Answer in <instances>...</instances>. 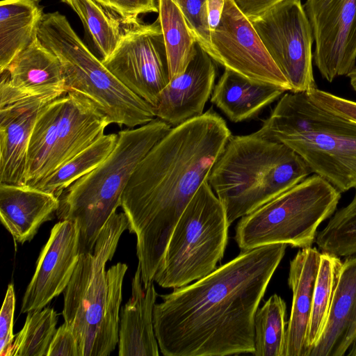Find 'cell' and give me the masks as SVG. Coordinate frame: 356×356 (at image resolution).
I'll list each match as a JSON object with an SVG mask.
<instances>
[{"instance_id":"37","label":"cell","mask_w":356,"mask_h":356,"mask_svg":"<svg viewBox=\"0 0 356 356\" xmlns=\"http://www.w3.org/2000/svg\"><path fill=\"white\" fill-rule=\"evenodd\" d=\"M284 0H233L237 8L252 21Z\"/></svg>"},{"instance_id":"12","label":"cell","mask_w":356,"mask_h":356,"mask_svg":"<svg viewBox=\"0 0 356 356\" xmlns=\"http://www.w3.org/2000/svg\"><path fill=\"white\" fill-rule=\"evenodd\" d=\"M105 67L127 88L153 106L168 83L166 49L158 18L124 27L120 41Z\"/></svg>"},{"instance_id":"2","label":"cell","mask_w":356,"mask_h":356,"mask_svg":"<svg viewBox=\"0 0 356 356\" xmlns=\"http://www.w3.org/2000/svg\"><path fill=\"white\" fill-rule=\"evenodd\" d=\"M232 136L209 109L172 127L139 163L120 200L136 236V254L146 289L159 270L172 231Z\"/></svg>"},{"instance_id":"27","label":"cell","mask_w":356,"mask_h":356,"mask_svg":"<svg viewBox=\"0 0 356 356\" xmlns=\"http://www.w3.org/2000/svg\"><path fill=\"white\" fill-rule=\"evenodd\" d=\"M342 264L340 257L333 254L326 252L321 254L307 334L308 353L320 339L325 327Z\"/></svg>"},{"instance_id":"19","label":"cell","mask_w":356,"mask_h":356,"mask_svg":"<svg viewBox=\"0 0 356 356\" xmlns=\"http://www.w3.org/2000/svg\"><path fill=\"white\" fill-rule=\"evenodd\" d=\"M356 343V254L343 261L324 330L308 356H344Z\"/></svg>"},{"instance_id":"9","label":"cell","mask_w":356,"mask_h":356,"mask_svg":"<svg viewBox=\"0 0 356 356\" xmlns=\"http://www.w3.org/2000/svg\"><path fill=\"white\" fill-rule=\"evenodd\" d=\"M229 226L223 204L204 181L179 218L154 281L174 289L213 273L223 257Z\"/></svg>"},{"instance_id":"39","label":"cell","mask_w":356,"mask_h":356,"mask_svg":"<svg viewBox=\"0 0 356 356\" xmlns=\"http://www.w3.org/2000/svg\"><path fill=\"white\" fill-rule=\"evenodd\" d=\"M353 90L356 92V67L347 76Z\"/></svg>"},{"instance_id":"17","label":"cell","mask_w":356,"mask_h":356,"mask_svg":"<svg viewBox=\"0 0 356 356\" xmlns=\"http://www.w3.org/2000/svg\"><path fill=\"white\" fill-rule=\"evenodd\" d=\"M215 60L196 42L186 70L170 79L154 106L157 118L176 127L202 115L216 77Z\"/></svg>"},{"instance_id":"23","label":"cell","mask_w":356,"mask_h":356,"mask_svg":"<svg viewBox=\"0 0 356 356\" xmlns=\"http://www.w3.org/2000/svg\"><path fill=\"white\" fill-rule=\"evenodd\" d=\"M284 89L254 81L225 68L211 102L233 122L251 118L282 96Z\"/></svg>"},{"instance_id":"4","label":"cell","mask_w":356,"mask_h":356,"mask_svg":"<svg viewBox=\"0 0 356 356\" xmlns=\"http://www.w3.org/2000/svg\"><path fill=\"white\" fill-rule=\"evenodd\" d=\"M255 133L289 147L340 193L356 188V122L320 106L307 92H285Z\"/></svg>"},{"instance_id":"14","label":"cell","mask_w":356,"mask_h":356,"mask_svg":"<svg viewBox=\"0 0 356 356\" xmlns=\"http://www.w3.org/2000/svg\"><path fill=\"white\" fill-rule=\"evenodd\" d=\"M303 7L321 75L329 82L348 76L356 67V0H307Z\"/></svg>"},{"instance_id":"20","label":"cell","mask_w":356,"mask_h":356,"mask_svg":"<svg viewBox=\"0 0 356 356\" xmlns=\"http://www.w3.org/2000/svg\"><path fill=\"white\" fill-rule=\"evenodd\" d=\"M321 252L302 248L290 261L288 284L293 293L284 356H307V334Z\"/></svg>"},{"instance_id":"31","label":"cell","mask_w":356,"mask_h":356,"mask_svg":"<svg viewBox=\"0 0 356 356\" xmlns=\"http://www.w3.org/2000/svg\"><path fill=\"white\" fill-rule=\"evenodd\" d=\"M315 243L322 252L339 257L356 254V193L344 207L335 211Z\"/></svg>"},{"instance_id":"34","label":"cell","mask_w":356,"mask_h":356,"mask_svg":"<svg viewBox=\"0 0 356 356\" xmlns=\"http://www.w3.org/2000/svg\"><path fill=\"white\" fill-rule=\"evenodd\" d=\"M15 308L14 286L9 284L0 313V355L11 356L15 336L13 318Z\"/></svg>"},{"instance_id":"18","label":"cell","mask_w":356,"mask_h":356,"mask_svg":"<svg viewBox=\"0 0 356 356\" xmlns=\"http://www.w3.org/2000/svg\"><path fill=\"white\" fill-rule=\"evenodd\" d=\"M58 97H26L0 106V184L25 185L29 143L43 108Z\"/></svg>"},{"instance_id":"24","label":"cell","mask_w":356,"mask_h":356,"mask_svg":"<svg viewBox=\"0 0 356 356\" xmlns=\"http://www.w3.org/2000/svg\"><path fill=\"white\" fill-rule=\"evenodd\" d=\"M43 15L40 0H1L0 73L37 35Z\"/></svg>"},{"instance_id":"11","label":"cell","mask_w":356,"mask_h":356,"mask_svg":"<svg viewBox=\"0 0 356 356\" xmlns=\"http://www.w3.org/2000/svg\"><path fill=\"white\" fill-rule=\"evenodd\" d=\"M291 91L316 88L313 73L312 29L300 0H284L251 21Z\"/></svg>"},{"instance_id":"10","label":"cell","mask_w":356,"mask_h":356,"mask_svg":"<svg viewBox=\"0 0 356 356\" xmlns=\"http://www.w3.org/2000/svg\"><path fill=\"white\" fill-rule=\"evenodd\" d=\"M110 124L91 101L75 93L46 105L31 137L25 185L34 187L103 136Z\"/></svg>"},{"instance_id":"15","label":"cell","mask_w":356,"mask_h":356,"mask_svg":"<svg viewBox=\"0 0 356 356\" xmlns=\"http://www.w3.org/2000/svg\"><path fill=\"white\" fill-rule=\"evenodd\" d=\"M79 237L75 222L60 220L53 227L22 298V313L43 309L65 291L80 257Z\"/></svg>"},{"instance_id":"1","label":"cell","mask_w":356,"mask_h":356,"mask_svg":"<svg viewBox=\"0 0 356 356\" xmlns=\"http://www.w3.org/2000/svg\"><path fill=\"white\" fill-rule=\"evenodd\" d=\"M286 244L241 251L205 277L161 296L153 324L165 356H226L254 351V320Z\"/></svg>"},{"instance_id":"38","label":"cell","mask_w":356,"mask_h":356,"mask_svg":"<svg viewBox=\"0 0 356 356\" xmlns=\"http://www.w3.org/2000/svg\"><path fill=\"white\" fill-rule=\"evenodd\" d=\"M225 2V0H207V19L210 32L215 30L220 23Z\"/></svg>"},{"instance_id":"22","label":"cell","mask_w":356,"mask_h":356,"mask_svg":"<svg viewBox=\"0 0 356 356\" xmlns=\"http://www.w3.org/2000/svg\"><path fill=\"white\" fill-rule=\"evenodd\" d=\"M157 296L154 282L144 288L141 268L138 264L132 280L131 296L121 310L120 356L159 355L153 324V311Z\"/></svg>"},{"instance_id":"29","label":"cell","mask_w":356,"mask_h":356,"mask_svg":"<svg viewBox=\"0 0 356 356\" xmlns=\"http://www.w3.org/2000/svg\"><path fill=\"white\" fill-rule=\"evenodd\" d=\"M286 305L277 294L258 308L254 320L255 356H284Z\"/></svg>"},{"instance_id":"5","label":"cell","mask_w":356,"mask_h":356,"mask_svg":"<svg viewBox=\"0 0 356 356\" xmlns=\"http://www.w3.org/2000/svg\"><path fill=\"white\" fill-rule=\"evenodd\" d=\"M310 174L295 152L254 132L231 136L207 180L223 204L230 225Z\"/></svg>"},{"instance_id":"6","label":"cell","mask_w":356,"mask_h":356,"mask_svg":"<svg viewBox=\"0 0 356 356\" xmlns=\"http://www.w3.org/2000/svg\"><path fill=\"white\" fill-rule=\"evenodd\" d=\"M171 128L156 118L137 128L120 131L109 156L63 191L56 214L60 220L77 224L81 253L93 251L102 229L120 206L135 169Z\"/></svg>"},{"instance_id":"3","label":"cell","mask_w":356,"mask_h":356,"mask_svg":"<svg viewBox=\"0 0 356 356\" xmlns=\"http://www.w3.org/2000/svg\"><path fill=\"white\" fill-rule=\"evenodd\" d=\"M124 212H114L92 252H82L63 291V316L76 337L79 356H108L119 341L122 284L128 269L118 262L106 270L123 232L129 229Z\"/></svg>"},{"instance_id":"36","label":"cell","mask_w":356,"mask_h":356,"mask_svg":"<svg viewBox=\"0 0 356 356\" xmlns=\"http://www.w3.org/2000/svg\"><path fill=\"white\" fill-rule=\"evenodd\" d=\"M47 356H79L76 337L72 330L65 323L57 328Z\"/></svg>"},{"instance_id":"26","label":"cell","mask_w":356,"mask_h":356,"mask_svg":"<svg viewBox=\"0 0 356 356\" xmlns=\"http://www.w3.org/2000/svg\"><path fill=\"white\" fill-rule=\"evenodd\" d=\"M118 139V134H104L38 182L34 188L59 198L71 184L97 168L109 156Z\"/></svg>"},{"instance_id":"25","label":"cell","mask_w":356,"mask_h":356,"mask_svg":"<svg viewBox=\"0 0 356 356\" xmlns=\"http://www.w3.org/2000/svg\"><path fill=\"white\" fill-rule=\"evenodd\" d=\"M157 18L163 35L170 80L186 70L194 55L197 41L182 11L174 1L157 0Z\"/></svg>"},{"instance_id":"21","label":"cell","mask_w":356,"mask_h":356,"mask_svg":"<svg viewBox=\"0 0 356 356\" xmlns=\"http://www.w3.org/2000/svg\"><path fill=\"white\" fill-rule=\"evenodd\" d=\"M59 206V198L52 193L26 185L0 184L1 222L15 242L31 241Z\"/></svg>"},{"instance_id":"32","label":"cell","mask_w":356,"mask_h":356,"mask_svg":"<svg viewBox=\"0 0 356 356\" xmlns=\"http://www.w3.org/2000/svg\"><path fill=\"white\" fill-rule=\"evenodd\" d=\"M181 9L188 26L202 48L215 60L207 19V0H172Z\"/></svg>"},{"instance_id":"28","label":"cell","mask_w":356,"mask_h":356,"mask_svg":"<svg viewBox=\"0 0 356 356\" xmlns=\"http://www.w3.org/2000/svg\"><path fill=\"white\" fill-rule=\"evenodd\" d=\"M70 6L81 19L102 60L118 47L124 32L121 21L94 0H60Z\"/></svg>"},{"instance_id":"7","label":"cell","mask_w":356,"mask_h":356,"mask_svg":"<svg viewBox=\"0 0 356 356\" xmlns=\"http://www.w3.org/2000/svg\"><path fill=\"white\" fill-rule=\"evenodd\" d=\"M37 36L58 58L67 92L88 99L110 123L134 128L156 118L154 106L131 91L105 67L65 15L58 11L44 13Z\"/></svg>"},{"instance_id":"30","label":"cell","mask_w":356,"mask_h":356,"mask_svg":"<svg viewBox=\"0 0 356 356\" xmlns=\"http://www.w3.org/2000/svg\"><path fill=\"white\" fill-rule=\"evenodd\" d=\"M57 322L58 314L50 307L27 313L24 327L15 336L11 356H47Z\"/></svg>"},{"instance_id":"40","label":"cell","mask_w":356,"mask_h":356,"mask_svg":"<svg viewBox=\"0 0 356 356\" xmlns=\"http://www.w3.org/2000/svg\"><path fill=\"white\" fill-rule=\"evenodd\" d=\"M348 356H356V343L346 353Z\"/></svg>"},{"instance_id":"13","label":"cell","mask_w":356,"mask_h":356,"mask_svg":"<svg viewBox=\"0 0 356 356\" xmlns=\"http://www.w3.org/2000/svg\"><path fill=\"white\" fill-rule=\"evenodd\" d=\"M210 33L216 63L250 80L291 91L251 21L233 0H225L220 23Z\"/></svg>"},{"instance_id":"8","label":"cell","mask_w":356,"mask_h":356,"mask_svg":"<svg viewBox=\"0 0 356 356\" xmlns=\"http://www.w3.org/2000/svg\"><path fill=\"white\" fill-rule=\"evenodd\" d=\"M341 193L314 174L243 216L234 239L241 251L284 243L312 247L318 226L334 213Z\"/></svg>"},{"instance_id":"33","label":"cell","mask_w":356,"mask_h":356,"mask_svg":"<svg viewBox=\"0 0 356 356\" xmlns=\"http://www.w3.org/2000/svg\"><path fill=\"white\" fill-rule=\"evenodd\" d=\"M110 13L117 17L125 26L140 22L138 16L158 13L156 0H94Z\"/></svg>"},{"instance_id":"16","label":"cell","mask_w":356,"mask_h":356,"mask_svg":"<svg viewBox=\"0 0 356 356\" xmlns=\"http://www.w3.org/2000/svg\"><path fill=\"white\" fill-rule=\"evenodd\" d=\"M0 74V106L26 97H60L67 93L58 58L37 35Z\"/></svg>"},{"instance_id":"35","label":"cell","mask_w":356,"mask_h":356,"mask_svg":"<svg viewBox=\"0 0 356 356\" xmlns=\"http://www.w3.org/2000/svg\"><path fill=\"white\" fill-rule=\"evenodd\" d=\"M311 99L320 106L356 122V102L315 88L307 92Z\"/></svg>"}]
</instances>
